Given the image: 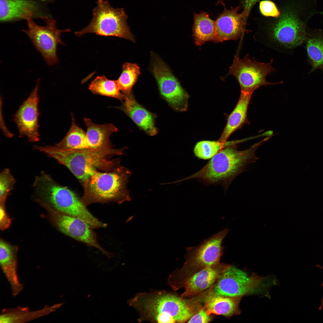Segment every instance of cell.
Segmentation results:
<instances>
[{
    "mask_svg": "<svg viewBox=\"0 0 323 323\" xmlns=\"http://www.w3.org/2000/svg\"><path fill=\"white\" fill-rule=\"evenodd\" d=\"M4 205V204H0V227L2 230L9 227L11 223V220L6 212Z\"/></svg>",
    "mask_w": 323,
    "mask_h": 323,
    "instance_id": "obj_33",
    "label": "cell"
},
{
    "mask_svg": "<svg viewBox=\"0 0 323 323\" xmlns=\"http://www.w3.org/2000/svg\"><path fill=\"white\" fill-rule=\"evenodd\" d=\"M317 266L318 267H319V268H321L322 269H323V267L321 266L320 265H317Z\"/></svg>",
    "mask_w": 323,
    "mask_h": 323,
    "instance_id": "obj_37",
    "label": "cell"
},
{
    "mask_svg": "<svg viewBox=\"0 0 323 323\" xmlns=\"http://www.w3.org/2000/svg\"><path fill=\"white\" fill-rule=\"evenodd\" d=\"M118 108L124 112L141 129L147 134L153 136L158 133L155 126V115L140 105L131 93L122 101Z\"/></svg>",
    "mask_w": 323,
    "mask_h": 323,
    "instance_id": "obj_18",
    "label": "cell"
},
{
    "mask_svg": "<svg viewBox=\"0 0 323 323\" xmlns=\"http://www.w3.org/2000/svg\"><path fill=\"white\" fill-rule=\"evenodd\" d=\"M127 302L138 313L139 322L183 323L201 308L191 299L166 290L139 292Z\"/></svg>",
    "mask_w": 323,
    "mask_h": 323,
    "instance_id": "obj_2",
    "label": "cell"
},
{
    "mask_svg": "<svg viewBox=\"0 0 323 323\" xmlns=\"http://www.w3.org/2000/svg\"><path fill=\"white\" fill-rule=\"evenodd\" d=\"M46 0H0V21L2 22L49 16L42 1Z\"/></svg>",
    "mask_w": 323,
    "mask_h": 323,
    "instance_id": "obj_16",
    "label": "cell"
},
{
    "mask_svg": "<svg viewBox=\"0 0 323 323\" xmlns=\"http://www.w3.org/2000/svg\"><path fill=\"white\" fill-rule=\"evenodd\" d=\"M93 10V18L89 24L75 32L78 36L93 33L105 36H114L134 42L135 38L127 24L128 16L123 8H114L107 0H97Z\"/></svg>",
    "mask_w": 323,
    "mask_h": 323,
    "instance_id": "obj_7",
    "label": "cell"
},
{
    "mask_svg": "<svg viewBox=\"0 0 323 323\" xmlns=\"http://www.w3.org/2000/svg\"><path fill=\"white\" fill-rule=\"evenodd\" d=\"M140 74L139 68L136 64L126 63L123 64L122 72L117 81L121 92L125 97L131 93Z\"/></svg>",
    "mask_w": 323,
    "mask_h": 323,
    "instance_id": "obj_29",
    "label": "cell"
},
{
    "mask_svg": "<svg viewBox=\"0 0 323 323\" xmlns=\"http://www.w3.org/2000/svg\"><path fill=\"white\" fill-rule=\"evenodd\" d=\"M240 7H231L224 11L218 16L215 22L216 36L214 42H222L240 38L245 32L247 21L243 12L239 13Z\"/></svg>",
    "mask_w": 323,
    "mask_h": 323,
    "instance_id": "obj_17",
    "label": "cell"
},
{
    "mask_svg": "<svg viewBox=\"0 0 323 323\" xmlns=\"http://www.w3.org/2000/svg\"><path fill=\"white\" fill-rule=\"evenodd\" d=\"M63 303L51 306H45L43 308L31 311L27 307L18 306L13 308L3 309L0 315V323H25L48 315L59 308Z\"/></svg>",
    "mask_w": 323,
    "mask_h": 323,
    "instance_id": "obj_21",
    "label": "cell"
},
{
    "mask_svg": "<svg viewBox=\"0 0 323 323\" xmlns=\"http://www.w3.org/2000/svg\"><path fill=\"white\" fill-rule=\"evenodd\" d=\"M193 36L196 45L201 46L208 41L214 42L216 36L215 22L207 12L194 13Z\"/></svg>",
    "mask_w": 323,
    "mask_h": 323,
    "instance_id": "obj_24",
    "label": "cell"
},
{
    "mask_svg": "<svg viewBox=\"0 0 323 323\" xmlns=\"http://www.w3.org/2000/svg\"><path fill=\"white\" fill-rule=\"evenodd\" d=\"M258 0H242L243 9L242 12L247 19L252 8Z\"/></svg>",
    "mask_w": 323,
    "mask_h": 323,
    "instance_id": "obj_34",
    "label": "cell"
},
{
    "mask_svg": "<svg viewBox=\"0 0 323 323\" xmlns=\"http://www.w3.org/2000/svg\"><path fill=\"white\" fill-rule=\"evenodd\" d=\"M259 8L262 14L266 17H276L280 14L279 10L275 3L269 0L260 2Z\"/></svg>",
    "mask_w": 323,
    "mask_h": 323,
    "instance_id": "obj_31",
    "label": "cell"
},
{
    "mask_svg": "<svg viewBox=\"0 0 323 323\" xmlns=\"http://www.w3.org/2000/svg\"><path fill=\"white\" fill-rule=\"evenodd\" d=\"M322 287H323V283L322 284ZM321 305L319 307V309L320 310H321V309L322 308L323 306V297L322 298V299H321Z\"/></svg>",
    "mask_w": 323,
    "mask_h": 323,
    "instance_id": "obj_35",
    "label": "cell"
},
{
    "mask_svg": "<svg viewBox=\"0 0 323 323\" xmlns=\"http://www.w3.org/2000/svg\"><path fill=\"white\" fill-rule=\"evenodd\" d=\"M252 94L241 92L238 101L228 116L226 125L218 140L226 142L234 132L245 124H249L247 117L248 109Z\"/></svg>",
    "mask_w": 323,
    "mask_h": 323,
    "instance_id": "obj_20",
    "label": "cell"
},
{
    "mask_svg": "<svg viewBox=\"0 0 323 323\" xmlns=\"http://www.w3.org/2000/svg\"><path fill=\"white\" fill-rule=\"evenodd\" d=\"M15 180L9 170L5 169L0 175V202L4 203L6 197L12 189Z\"/></svg>",
    "mask_w": 323,
    "mask_h": 323,
    "instance_id": "obj_30",
    "label": "cell"
},
{
    "mask_svg": "<svg viewBox=\"0 0 323 323\" xmlns=\"http://www.w3.org/2000/svg\"><path fill=\"white\" fill-rule=\"evenodd\" d=\"M266 278L255 274L249 276L244 271L229 265L209 289L199 294L201 302L215 296L243 297L256 292Z\"/></svg>",
    "mask_w": 323,
    "mask_h": 323,
    "instance_id": "obj_8",
    "label": "cell"
},
{
    "mask_svg": "<svg viewBox=\"0 0 323 323\" xmlns=\"http://www.w3.org/2000/svg\"><path fill=\"white\" fill-rule=\"evenodd\" d=\"M212 318L208 314L204 307H202L188 321V323H208L211 321Z\"/></svg>",
    "mask_w": 323,
    "mask_h": 323,
    "instance_id": "obj_32",
    "label": "cell"
},
{
    "mask_svg": "<svg viewBox=\"0 0 323 323\" xmlns=\"http://www.w3.org/2000/svg\"><path fill=\"white\" fill-rule=\"evenodd\" d=\"M87 131L86 136L89 149H95L110 146L109 137L118 128L111 124H98L89 118H84Z\"/></svg>",
    "mask_w": 323,
    "mask_h": 323,
    "instance_id": "obj_22",
    "label": "cell"
},
{
    "mask_svg": "<svg viewBox=\"0 0 323 323\" xmlns=\"http://www.w3.org/2000/svg\"><path fill=\"white\" fill-rule=\"evenodd\" d=\"M152 71L162 96L174 110L186 111L188 94L167 65L155 55L152 56Z\"/></svg>",
    "mask_w": 323,
    "mask_h": 323,
    "instance_id": "obj_12",
    "label": "cell"
},
{
    "mask_svg": "<svg viewBox=\"0 0 323 323\" xmlns=\"http://www.w3.org/2000/svg\"><path fill=\"white\" fill-rule=\"evenodd\" d=\"M241 296H215L205 299L204 302L207 313L230 317L239 314V303Z\"/></svg>",
    "mask_w": 323,
    "mask_h": 323,
    "instance_id": "obj_23",
    "label": "cell"
},
{
    "mask_svg": "<svg viewBox=\"0 0 323 323\" xmlns=\"http://www.w3.org/2000/svg\"><path fill=\"white\" fill-rule=\"evenodd\" d=\"M41 204L48 211L53 222L63 233L88 246L97 248L108 257L112 256L111 254L100 245L93 228L86 222L57 210L46 204Z\"/></svg>",
    "mask_w": 323,
    "mask_h": 323,
    "instance_id": "obj_13",
    "label": "cell"
},
{
    "mask_svg": "<svg viewBox=\"0 0 323 323\" xmlns=\"http://www.w3.org/2000/svg\"><path fill=\"white\" fill-rule=\"evenodd\" d=\"M228 266L219 263L183 278L167 279V283L174 291L184 287L183 297L195 295L210 288Z\"/></svg>",
    "mask_w": 323,
    "mask_h": 323,
    "instance_id": "obj_15",
    "label": "cell"
},
{
    "mask_svg": "<svg viewBox=\"0 0 323 323\" xmlns=\"http://www.w3.org/2000/svg\"><path fill=\"white\" fill-rule=\"evenodd\" d=\"M131 174L128 169L122 167L109 172L95 170L83 182L84 193L82 202L86 206L97 202L121 204L131 200L127 185Z\"/></svg>",
    "mask_w": 323,
    "mask_h": 323,
    "instance_id": "obj_6",
    "label": "cell"
},
{
    "mask_svg": "<svg viewBox=\"0 0 323 323\" xmlns=\"http://www.w3.org/2000/svg\"><path fill=\"white\" fill-rule=\"evenodd\" d=\"M223 0H219L217 3V4L220 3L222 2Z\"/></svg>",
    "mask_w": 323,
    "mask_h": 323,
    "instance_id": "obj_36",
    "label": "cell"
},
{
    "mask_svg": "<svg viewBox=\"0 0 323 323\" xmlns=\"http://www.w3.org/2000/svg\"><path fill=\"white\" fill-rule=\"evenodd\" d=\"M226 228L205 240L199 245L187 248L186 261L183 267L171 273L176 278L189 275L204 268L219 263L223 247L222 246L224 237L228 232Z\"/></svg>",
    "mask_w": 323,
    "mask_h": 323,
    "instance_id": "obj_9",
    "label": "cell"
},
{
    "mask_svg": "<svg viewBox=\"0 0 323 323\" xmlns=\"http://www.w3.org/2000/svg\"><path fill=\"white\" fill-rule=\"evenodd\" d=\"M34 148L66 167L83 182L97 169L109 168L114 166L115 163L109 158L122 155L126 148L115 149L109 146L95 149L68 150L55 145L35 146Z\"/></svg>",
    "mask_w": 323,
    "mask_h": 323,
    "instance_id": "obj_4",
    "label": "cell"
},
{
    "mask_svg": "<svg viewBox=\"0 0 323 323\" xmlns=\"http://www.w3.org/2000/svg\"><path fill=\"white\" fill-rule=\"evenodd\" d=\"M89 89L94 94L123 100L125 97L121 92L117 80H112L105 76L96 77L90 83Z\"/></svg>",
    "mask_w": 323,
    "mask_h": 323,
    "instance_id": "obj_27",
    "label": "cell"
},
{
    "mask_svg": "<svg viewBox=\"0 0 323 323\" xmlns=\"http://www.w3.org/2000/svg\"><path fill=\"white\" fill-rule=\"evenodd\" d=\"M42 19L46 24L44 26L37 25L32 19L27 20L28 28L22 31L29 38L47 64L51 66L59 62L57 54L58 45H64L61 39V33L69 32L70 30L58 29L56 21L50 17L46 16Z\"/></svg>",
    "mask_w": 323,
    "mask_h": 323,
    "instance_id": "obj_11",
    "label": "cell"
},
{
    "mask_svg": "<svg viewBox=\"0 0 323 323\" xmlns=\"http://www.w3.org/2000/svg\"><path fill=\"white\" fill-rule=\"evenodd\" d=\"M39 79L31 93L13 115V120L18 129L19 137L26 136L29 141H39L38 91Z\"/></svg>",
    "mask_w": 323,
    "mask_h": 323,
    "instance_id": "obj_14",
    "label": "cell"
},
{
    "mask_svg": "<svg viewBox=\"0 0 323 323\" xmlns=\"http://www.w3.org/2000/svg\"><path fill=\"white\" fill-rule=\"evenodd\" d=\"M70 128L64 137L55 145L64 149H89L86 132L76 123L71 113Z\"/></svg>",
    "mask_w": 323,
    "mask_h": 323,
    "instance_id": "obj_25",
    "label": "cell"
},
{
    "mask_svg": "<svg viewBox=\"0 0 323 323\" xmlns=\"http://www.w3.org/2000/svg\"><path fill=\"white\" fill-rule=\"evenodd\" d=\"M279 5L280 15L259 23L253 39L285 54L306 41L307 23L317 12L311 0H281Z\"/></svg>",
    "mask_w": 323,
    "mask_h": 323,
    "instance_id": "obj_1",
    "label": "cell"
},
{
    "mask_svg": "<svg viewBox=\"0 0 323 323\" xmlns=\"http://www.w3.org/2000/svg\"><path fill=\"white\" fill-rule=\"evenodd\" d=\"M240 142V140L226 142H222L218 140L202 141L196 143L194 149V153L199 159L204 160L210 159L224 148Z\"/></svg>",
    "mask_w": 323,
    "mask_h": 323,
    "instance_id": "obj_28",
    "label": "cell"
},
{
    "mask_svg": "<svg viewBox=\"0 0 323 323\" xmlns=\"http://www.w3.org/2000/svg\"><path fill=\"white\" fill-rule=\"evenodd\" d=\"M273 61L272 59L267 63L259 62L254 57L251 59L249 54L242 59L235 55L228 74L236 78L241 92L252 94L261 86L283 83L282 81L271 83L266 80L269 74L277 70L272 65Z\"/></svg>",
    "mask_w": 323,
    "mask_h": 323,
    "instance_id": "obj_10",
    "label": "cell"
},
{
    "mask_svg": "<svg viewBox=\"0 0 323 323\" xmlns=\"http://www.w3.org/2000/svg\"><path fill=\"white\" fill-rule=\"evenodd\" d=\"M306 48L312 68V72L317 69L323 70V33L320 31L307 34Z\"/></svg>",
    "mask_w": 323,
    "mask_h": 323,
    "instance_id": "obj_26",
    "label": "cell"
},
{
    "mask_svg": "<svg viewBox=\"0 0 323 323\" xmlns=\"http://www.w3.org/2000/svg\"><path fill=\"white\" fill-rule=\"evenodd\" d=\"M16 247L3 240L0 242V264L1 268L10 285L12 295H18L23 288L17 274Z\"/></svg>",
    "mask_w": 323,
    "mask_h": 323,
    "instance_id": "obj_19",
    "label": "cell"
},
{
    "mask_svg": "<svg viewBox=\"0 0 323 323\" xmlns=\"http://www.w3.org/2000/svg\"><path fill=\"white\" fill-rule=\"evenodd\" d=\"M269 139L267 137L242 151L237 150L238 143L224 147L201 170L179 182L196 179L206 185L220 184L227 188L238 175L244 171L247 165L255 161L258 148Z\"/></svg>",
    "mask_w": 323,
    "mask_h": 323,
    "instance_id": "obj_3",
    "label": "cell"
},
{
    "mask_svg": "<svg viewBox=\"0 0 323 323\" xmlns=\"http://www.w3.org/2000/svg\"><path fill=\"white\" fill-rule=\"evenodd\" d=\"M33 187L36 194L45 203L59 211L79 218L93 228H105L87 209L76 195L67 187L61 186L44 172L36 177Z\"/></svg>",
    "mask_w": 323,
    "mask_h": 323,
    "instance_id": "obj_5",
    "label": "cell"
}]
</instances>
